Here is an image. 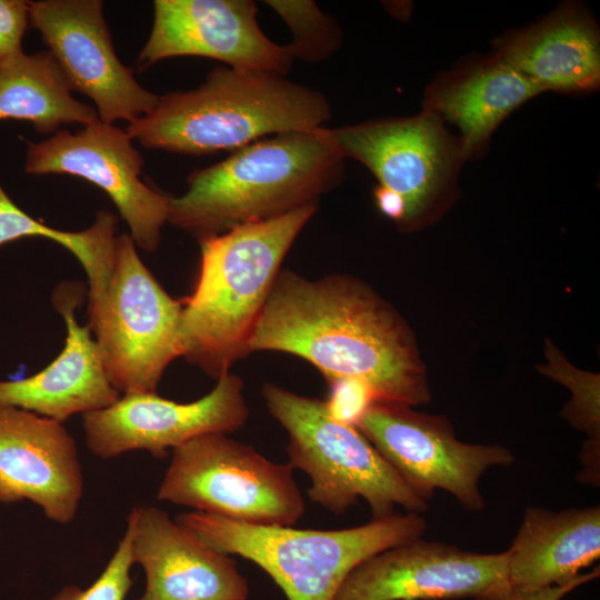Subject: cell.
<instances>
[{
  "label": "cell",
  "instance_id": "obj_25",
  "mask_svg": "<svg viewBox=\"0 0 600 600\" xmlns=\"http://www.w3.org/2000/svg\"><path fill=\"white\" fill-rule=\"evenodd\" d=\"M132 522L127 517L126 532L98 579L86 589L64 586L50 600H124L132 587Z\"/></svg>",
  "mask_w": 600,
  "mask_h": 600
},
{
  "label": "cell",
  "instance_id": "obj_15",
  "mask_svg": "<svg viewBox=\"0 0 600 600\" xmlns=\"http://www.w3.org/2000/svg\"><path fill=\"white\" fill-rule=\"evenodd\" d=\"M251 0H156L153 24L138 66L196 56L227 67L284 76L294 61L288 44L269 39Z\"/></svg>",
  "mask_w": 600,
  "mask_h": 600
},
{
  "label": "cell",
  "instance_id": "obj_12",
  "mask_svg": "<svg viewBox=\"0 0 600 600\" xmlns=\"http://www.w3.org/2000/svg\"><path fill=\"white\" fill-rule=\"evenodd\" d=\"M29 2V24L39 30L71 91L89 97L100 121L130 123L148 114L158 94L142 88L114 52L100 0Z\"/></svg>",
  "mask_w": 600,
  "mask_h": 600
},
{
  "label": "cell",
  "instance_id": "obj_7",
  "mask_svg": "<svg viewBox=\"0 0 600 600\" xmlns=\"http://www.w3.org/2000/svg\"><path fill=\"white\" fill-rule=\"evenodd\" d=\"M293 470L226 433H207L172 450L157 499L250 524L292 527L306 509Z\"/></svg>",
  "mask_w": 600,
  "mask_h": 600
},
{
  "label": "cell",
  "instance_id": "obj_14",
  "mask_svg": "<svg viewBox=\"0 0 600 600\" xmlns=\"http://www.w3.org/2000/svg\"><path fill=\"white\" fill-rule=\"evenodd\" d=\"M511 588L507 551L480 553L421 538L359 563L333 600H447Z\"/></svg>",
  "mask_w": 600,
  "mask_h": 600
},
{
  "label": "cell",
  "instance_id": "obj_6",
  "mask_svg": "<svg viewBox=\"0 0 600 600\" xmlns=\"http://www.w3.org/2000/svg\"><path fill=\"white\" fill-rule=\"evenodd\" d=\"M262 396L288 434V463L311 480L312 502L339 516L364 499L372 519L393 514L397 506L417 513L428 509L427 501L354 426L331 414L327 400L271 382L263 383Z\"/></svg>",
  "mask_w": 600,
  "mask_h": 600
},
{
  "label": "cell",
  "instance_id": "obj_2",
  "mask_svg": "<svg viewBox=\"0 0 600 600\" xmlns=\"http://www.w3.org/2000/svg\"><path fill=\"white\" fill-rule=\"evenodd\" d=\"M317 210L318 203L308 204L198 240L199 273L182 302L179 357L219 380L250 353L249 340L281 263Z\"/></svg>",
  "mask_w": 600,
  "mask_h": 600
},
{
  "label": "cell",
  "instance_id": "obj_8",
  "mask_svg": "<svg viewBox=\"0 0 600 600\" xmlns=\"http://www.w3.org/2000/svg\"><path fill=\"white\" fill-rule=\"evenodd\" d=\"M182 302L171 298L144 266L130 234L117 237L101 306L89 313L106 374L123 394L154 393L179 357Z\"/></svg>",
  "mask_w": 600,
  "mask_h": 600
},
{
  "label": "cell",
  "instance_id": "obj_18",
  "mask_svg": "<svg viewBox=\"0 0 600 600\" xmlns=\"http://www.w3.org/2000/svg\"><path fill=\"white\" fill-rule=\"evenodd\" d=\"M79 283L66 282L52 301L62 316L67 336L60 354L38 373L0 381V406L24 409L63 422L113 404L120 393L110 383L89 326H80L76 310L82 303Z\"/></svg>",
  "mask_w": 600,
  "mask_h": 600
},
{
  "label": "cell",
  "instance_id": "obj_10",
  "mask_svg": "<svg viewBox=\"0 0 600 600\" xmlns=\"http://www.w3.org/2000/svg\"><path fill=\"white\" fill-rule=\"evenodd\" d=\"M354 427L424 501L441 489L466 509L480 511L484 508L479 488L482 474L514 462L507 448L462 442L447 418L403 403L372 400Z\"/></svg>",
  "mask_w": 600,
  "mask_h": 600
},
{
  "label": "cell",
  "instance_id": "obj_22",
  "mask_svg": "<svg viewBox=\"0 0 600 600\" xmlns=\"http://www.w3.org/2000/svg\"><path fill=\"white\" fill-rule=\"evenodd\" d=\"M21 120L49 134L61 126H88L99 121L94 109L71 96L52 54L47 51L19 56L0 63V121Z\"/></svg>",
  "mask_w": 600,
  "mask_h": 600
},
{
  "label": "cell",
  "instance_id": "obj_21",
  "mask_svg": "<svg viewBox=\"0 0 600 600\" xmlns=\"http://www.w3.org/2000/svg\"><path fill=\"white\" fill-rule=\"evenodd\" d=\"M540 93V88L493 54L440 76L427 89L423 109L457 127L470 158L512 111Z\"/></svg>",
  "mask_w": 600,
  "mask_h": 600
},
{
  "label": "cell",
  "instance_id": "obj_4",
  "mask_svg": "<svg viewBox=\"0 0 600 600\" xmlns=\"http://www.w3.org/2000/svg\"><path fill=\"white\" fill-rule=\"evenodd\" d=\"M330 117L328 99L312 88L281 74L223 66L196 89L160 96L153 110L126 131L149 149L203 156L316 130Z\"/></svg>",
  "mask_w": 600,
  "mask_h": 600
},
{
  "label": "cell",
  "instance_id": "obj_26",
  "mask_svg": "<svg viewBox=\"0 0 600 600\" xmlns=\"http://www.w3.org/2000/svg\"><path fill=\"white\" fill-rule=\"evenodd\" d=\"M28 24V1L0 0V63L23 52L21 42Z\"/></svg>",
  "mask_w": 600,
  "mask_h": 600
},
{
  "label": "cell",
  "instance_id": "obj_24",
  "mask_svg": "<svg viewBox=\"0 0 600 600\" xmlns=\"http://www.w3.org/2000/svg\"><path fill=\"white\" fill-rule=\"evenodd\" d=\"M266 3L289 26L293 40L288 47L293 59L317 62L339 48V26L313 1L270 0Z\"/></svg>",
  "mask_w": 600,
  "mask_h": 600
},
{
  "label": "cell",
  "instance_id": "obj_5",
  "mask_svg": "<svg viewBox=\"0 0 600 600\" xmlns=\"http://www.w3.org/2000/svg\"><path fill=\"white\" fill-rule=\"evenodd\" d=\"M176 521L212 549L259 566L288 600H333L359 563L421 538L428 528L417 512H394L336 530L256 526L196 510L180 513Z\"/></svg>",
  "mask_w": 600,
  "mask_h": 600
},
{
  "label": "cell",
  "instance_id": "obj_17",
  "mask_svg": "<svg viewBox=\"0 0 600 600\" xmlns=\"http://www.w3.org/2000/svg\"><path fill=\"white\" fill-rule=\"evenodd\" d=\"M133 528L132 560L144 571L138 600H247L249 584L228 554L156 506H138L127 516Z\"/></svg>",
  "mask_w": 600,
  "mask_h": 600
},
{
  "label": "cell",
  "instance_id": "obj_9",
  "mask_svg": "<svg viewBox=\"0 0 600 600\" xmlns=\"http://www.w3.org/2000/svg\"><path fill=\"white\" fill-rule=\"evenodd\" d=\"M344 158L367 167L378 188L403 208L400 229L422 223L452 196L462 163L469 159L460 139L423 109L406 118H383L327 128Z\"/></svg>",
  "mask_w": 600,
  "mask_h": 600
},
{
  "label": "cell",
  "instance_id": "obj_13",
  "mask_svg": "<svg viewBox=\"0 0 600 600\" xmlns=\"http://www.w3.org/2000/svg\"><path fill=\"white\" fill-rule=\"evenodd\" d=\"M243 381L228 373L200 399L180 403L154 393L123 394L108 408L82 416L89 450L110 459L134 450L164 458L207 433H231L247 423Z\"/></svg>",
  "mask_w": 600,
  "mask_h": 600
},
{
  "label": "cell",
  "instance_id": "obj_3",
  "mask_svg": "<svg viewBox=\"0 0 600 600\" xmlns=\"http://www.w3.org/2000/svg\"><path fill=\"white\" fill-rule=\"evenodd\" d=\"M344 159L324 127L260 139L192 171L168 222L200 240L318 203L342 180Z\"/></svg>",
  "mask_w": 600,
  "mask_h": 600
},
{
  "label": "cell",
  "instance_id": "obj_16",
  "mask_svg": "<svg viewBox=\"0 0 600 600\" xmlns=\"http://www.w3.org/2000/svg\"><path fill=\"white\" fill-rule=\"evenodd\" d=\"M83 489L78 448L62 422L0 406V502L29 500L48 519L68 524Z\"/></svg>",
  "mask_w": 600,
  "mask_h": 600
},
{
  "label": "cell",
  "instance_id": "obj_11",
  "mask_svg": "<svg viewBox=\"0 0 600 600\" xmlns=\"http://www.w3.org/2000/svg\"><path fill=\"white\" fill-rule=\"evenodd\" d=\"M143 164L127 131L99 120L77 133L59 130L47 140L28 142L26 172L70 174L96 184L118 208L136 247L154 252L171 197L140 179Z\"/></svg>",
  "mask_w": 600,
  "mask_h": 600
},
{
  "label": "cell",
  "instance_id": "obj_20",
  "mask_svg": "<svg viewBox=\"0 0 600 600\" xmlns=\"http://www.w3.org/2000/svg\"><path fill=\"white\" fill-rule=\"evenodd\" d=\"M507 551L511 587L572 582L600 557V507L553 511L528 507Z\"/></svg>",
  "mask_w": 600,
  "mask_h": 600
},
{
  "label": "cell",
  "instance_id": "obj_23",
  "mask_svg": "<svg viewBox=\"0 0 600 600\" xmlns=\"http://www.w3.org/2000/svg\"><path fill=\"white\" fill-rule=\"evenodd\" d=\"M117 218L102 210L94 223L77 232L53 229L20 209L0 186V246L26 237H43L72 252L89 279V298L102 297L109 286L116 250Z\"/></svg>",
  "mask_w": 600,
  "mask_h": 600
},
{
  "label": "cell",
  "instance_id": "obj_1",
  "mask_svg": "<svg viewBox=\"0 0 600 600\" xmlns=\"http://www.w3.org/2000/svg\"><path fill=\"white\" fill-rule=\"evenodd\" d=\"M249 351L297 356L330 387L357 384L374 400L413 407L431 399L409 326L371 287L349 274L308 279L281 269Z\"/></svg>",
  "mask_w": 600,
  "mask_h": 600
},
{
  "label": "cell",
  "instance_id": "obj_27",
  "mask_svg": "<svg viewBox=\"0 0 600 600\" xmlns=\"http://www.w3.org/2000/svg\"><path fill=\"white\" fill-rule=\"evenodd\" d=\"M600 569L582 572L579 578L566 584H556L541 589H518L511 587L509 590L491 596L478 597L473 600H561L578 587L599 577Z\"/></svg>",
  "mask_w": 600,
  "mask_h": 600
},
{
  "label": "cell",
  "instance_id": "obj_19",
  "mask_svg": "<svg viewBox=\"0 0 600 600\" xmlns=\"http://www.w3.org/2000/svg\"><path fill=\"white\" fill-rule=\"evenodd\" d=\"M496 56L542 92H590L600 84V38L578 4H563L542 20L494 41Z\"/></svg>",
  "mask_w": 600,
  "mask_h": 600
}]
</instances>
